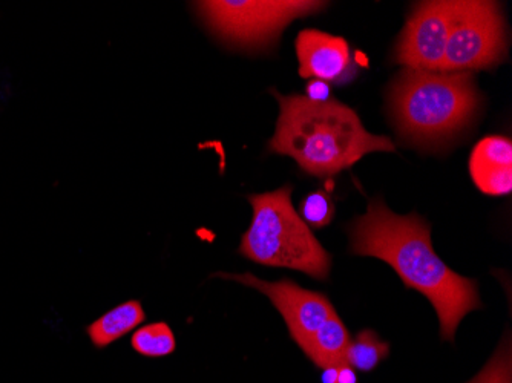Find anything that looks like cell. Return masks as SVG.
<instances>
[{"label": "cell", "instance_id": "6da1fadb", "mask_svg": "<svg viewBox=\"0 0 512 383\" xmlns=\"http://www.w3.org/2000/svg\"><path fill=\"white\" fill-rule=\"evenodd\" d=\"M347 230L350 253L387 262L408 289L421 292L433 304L444 341L454 342L462 319L482 308L477 282L453 272L437 256L431 226L417 213L402 217L391 212L382 198H375Z\"/></svg>", "mask_w": 512, "mask_h": 383}, {"label": "cell", "instance_id": "7a4b0ae2", "mask_svg": "<svg viewBox=\"0 0 512 383\" xmlns=\"http://www.w3.org/2000/svg\"><path fill=\"white\" fill-rule=\"evenodd\" d=\"M270 92L281 109L270 151L289 155L313 177H333L371 152L396 151L390 138L370 134L359 115L338 100L316 103L306 95Z\"/></svg>", "mask_w": 512, "mask_h": 383}, {"label": "cell", "instance_id": "3957f363", "mask_svg": "<svg viewBox=\"0 0 512 383\" xmlns=\"http://www.w3.org/2000/svg\"><path fill=\"white\" fill-rule=\"evenodd\" d=\"M394 122L404 137L437 143L465 128L480 103L470 73L405 69L390 92Z\"/></svg>", "mask_w": 512, "mask_h": 383}, {"label": "cell", "instance_id": "277c9868", "mask_svg": "<svg viewBox=\"0 0 512 383\" xmlns=\"http://www.w3.org/2000/svg\"><path fill=\"white\" fill-rule=\"evenodd\" d=\"M252 224L241 239L240 253L261 266L298 270L324 281L332 269V256L292 204V186L249 195Z\"/></svg>", "mask_w": 512, "mask_h": 383}, {"label": "cell", "instance_id": "5b68a950", "mask_svg": "<svg viewBox=\"0 0 512 383\" xmlns=\"http://www.w3.org/2000/svg\"><path fill=\"white\" fill-rule=\"evenodd\" d=\"M506 25L497 2H456L440 73L493 68L506 57Z\"/></svg>", "mask_w": 512, "mask_h": 383}, {"label": "cell", "instance_id": "8992f818", "mask_svg": "<svg viewBox=\"0 0 512 383\" xmlns=\"http://www.w3.org/2000/svg\"><path fill=\"white\" fill-rule=\"evenodd\" d=\"M325 2H198L200 11L212 31L227 42L241 46H263L284 31L292 20L318 13Z\"/></svg>", "mask_w": 512, "mask_h": 383}, {"label": "cell", "instance_id": "52a82bcc", "mask_svg": "<svg viewBox=\"0 0 512 383\" xmlns=\"http://www.w3.org/2000/svg\"><path fill=\"white\" fill-rule=\"evenodd\" d=\"M456 2H421L408 19L394 60L407 69L440 73L448 37L453 25Z\"/></svg>", "mask_w": 512, "mask_h": 383}, {"label": "cell", "instance_id": "ba28073f", "mask_svg": "<svg viewBox=\"0 0 512 383\" xmlns=\"http://www.w3.org/2000/svg\"><path fill=\"white\" fill-rule=\"evenodd\" d=\"M220 276L241 282L247 287L264 293L283 316L287 327H289L290 336L302 351L306 350L310 339L321 328V325L336 313L335 307L327 296L302 289L289 279L267 282L250 275V273Z\"/></svg>", "mask_w": 512, "mask_h": 383}, {"label": "cell", "instance_id": "9c48e42d", "mask_svg": "<svg viewBox=\"0 0 512 383\" xmlns=\"http://www.w3.org/2000/svg\"><path fill=\"white\" fill-rule=\"evenodd\" d=\"M299 76L304 79L344 85L358 74V63L353 59L350 46L342 37L304 30L296 37Z\"/></svg>", "mask_w": 512, "mask_h": 383}, {"label": "cell", "instance_id": "30bf717a", "mask_svg": "<svg viewBox=\"0 0 512 383\" xmlns=\"http://www.w3.org/2000/svg\"><path fill=\"white\" fill-rule=\"evenodd\" d=\"M470 174L483 194L502 197L512 190V143L509 138L485 137L474 146Z\"/></svg>", "mask_w": 512, "mask_h": 383}, {"label": "cell", "instance_id": "8fae6325", "mask_svg": "<svg viewBox=\"0 0 512 383\" xmlns=\"http://www.w3.org/2000/svg\"><path fill=\"white\" fill-rule=\"evenodd\" d=\"M350 341L347 327L335 313L313 334L304 353L319 368L341 365Z\"/></svg>", "mask_w": 512, "mask_h": 383}, {"label": "cell", "instance_id": "7c38bea8", "mask_svg": "<svg viewBox=\"0 0 512 383\" xmlns=\"http://www.w3.org/2000/svg\"><path fill=\"white\" fill-rule=\"evenodd\" d=\"M145 318V310L140 302H125L92 322L88 327L89 338L97 348L108 347L112 342L135 330Z\"/></svg>", "mask_w": 512, "mask_h": 383}, {"label": "cell", "instance_id": "4fadbf2b", "mask_svg": "<svg viewBox=\"0 0 512 383\" xmlns=\"http://www.w3.org/2000/svg\"><path fill=\"white\" fill-rule=\"evenodd\" d=\"M390 353V345L381 341L373 330H362L350 341L345 351L344 364L355 371L370 373L375 370Z\"/></svg>", "mask_w": 512, "mask_h": 383}, {"label": "cell", "instance_id": "5bb4252c", "mask_svg": "<svg viewBox=\"0 0 512 383\" xmlns=\"http://www.w3.org/2000/svg\"><path fill=\"white\" fill-rule=\"evenodd\" d=\"M132 347L146 357L169 356L175 351V336L168 324L154 322L135 331Z\"/></svg>", "mask_w": 512, "mask_h": 383}, {"label": "cell", "instance_id": "9a60e30c", "mask_svg": "<svg viewBox=\"0 0 512 383\" xmlns=\"http://www.w3.org/2000/svg\"><path fill=\"white\" fill-rule=\"evenodd\" d=\"M299 217L313 229H324L335 218V203L324 190H315L302 200Z\"/></svg>", "mask_w": 512, "mask_h": 383}, {"label": "cell", "instance_id": "2e32d148", "mask_svg": "<svg viewBox=\"0 0 512 383\" xmlns=\"http://www.w3.org/2000/svg\"><path fill=\"white\" fill-rule=\"evenodd\" d=\"M470 383H512L511 338L506 336L486 367Z\"/></svg>", "mask_w": 512, "mask_h": 383}, {"label": "cell", "instance_id": "e0dca14e", "mask_svg": "<svg viewBox=\"0 0 512 383\" xmlns=\"http://www.w3.org/2000/svg\"><path fill=\"white\" fill-rule=\"evenodd\" d=\"M307 99L312 100L316 103L329 102L332 99V91H330V85L322 80H309L306 86Z\"/></svg>", "mask_w": 512, "mask_h": 383}, {"label": "cell", "instance_id": "ac0fdd59", "mask_svg": "<svg viewBox=\"0 0 512 383\" xmlns=\"http://www.w3.org/2000/svg\"><path fill=\"white\" fill-rule=\"evenodd\" d=\"M335 383H358L356 371L350 365L341 364L338 367V377Z\"/></svg>", "mask_w": 512, "mask_h": 383}, {"label": "cell", "instance_id": "d6986e66", "mask_svg": "<svg viewBox=\"0 0 512 383\" xmlns=\"http://www.w3.org/2000/svg\"><path fill=\"white\" fill-rule=\"evenodd\" d=\"M339 365H330V367L322 368V383H335L336 377H338Z\"/></svg>", "mask_w": 512, "mask_h": 383}]
</instances>
